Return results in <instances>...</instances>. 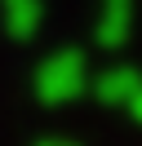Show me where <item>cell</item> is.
Masks as SVG:
<instances>
[{"label":"cell","instance_id":"obj_1","mask_svg":"<svg viewBox=\"0 0 142 146\" xmlns=\"http://www.w3.org/2000/svg\"><path fill=\"white\" fill-rule=\"evenodd\" d=\"M40 98L44 102H67L84 89V66H80V53H58L40 66Z\"/></svg>","mask_w":142,"mask_h":146},{"label":"cell","instance_id":"obj_2","mask_svg":"<svg viewBox=\"0 0 142 146\" xmlns=\"http://www.w3.org/2000/svg\"><path fill=\"white\" fill-rule=\"evenodd\" d=\"M5 13H9L13 36H31L36 22H40V0H5Z\"/></svg>","mask_w":142,"mask_h":146},{"label":"cell","instance_id":"obj_3","mask_svg":"<svg viewBox=\"0 0 142 146\" xmlns=\"http://www.w3.org/2000/svg\"><path fill=\"white\" fill-rule=\"evenodd\" d=\"M138 75L133 71H111V75H102V84H98V93H102L107 102H124V98H133V89H138Z\"/></svg>","mask_w":142,"mask_h":146},{"label":"cell","instance_id":"obj_4","mask_svg":"<svg viewBox=\"0 0 142 146\" xmlns=\"http://www.w3.org/2000/svg\"><path fill=\"white\" fill-rule=\"evenodd\" d=\"M120 27L129 31V0H107V22H102V40L107 44L120 40Z\"/></svg>","mask_w":142,"mask_h":146},{"label":"cell","instance_id":"obj_5","mask_svg":"<svg viewBox=\"0 0 142 146\" xmlns=\"http://www.w3.org/2000/svg\"><path fill=\"white\" fill-rule=\"evenodd\" d=\"M129 102H133V111H138V119H142V89H133V98H129Z\"/></svg>","mask_w":142,"mask_h":146},{"label":"cell","instance_id":"obj_6","mask_svg":"<svg viewBox=\"0 0 142 146\" xmlns=\"http://www.w3.org/2000/svg\"><path fill=\"white\" fill-rule=\"evenodd\" d=\"M40 146H76V142H40Z\"/></svg>","mask_w":142,"mask_h":146}]
</instances>
